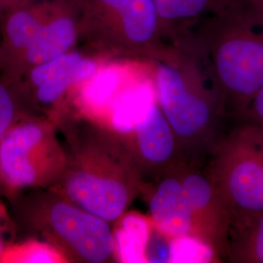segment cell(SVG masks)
<instances>
[{
    "instance_id": "1",
    "label": "cell",
    "mask_w": 263,
    "mask_h": 263,
    "mask_svg": "<svg viewBox=\"0 0 263 263\" xmlns=\"http://www.w3.org/2000/svg\"><path fill=\"white\" fill-rule=\"evenodd\" d=\"M56 126L66 148V166L54 189L114 223L145 183L130 148L115 132L73 113Z\"/></svg>"
},
{
    "instance_id": "2",
    "label": "cell",
    "mask_w": 263,
    "mask_h": 263,
    "mask_svg": "<svg viewBox=\"0 0 263 263\" xmlns=\"http://www.w3.org/2000/svg\"><path fill=\"white\" fill-rule=\"evenodd\" d=\"M179 40L207 66L233 122L263 89V17L243 0H218Z\"/></svg>"
},
{
    "instance_id": "3",
    "label": "cell",
    "mask_w": 263,
    "mask_h": 263,
    "mask_svg": "<svg viewBox=\"0 0 263 263\" xmlns=\"http://www.w3.org/2000/svg\"><path fill=\"white\" fill-rule=\"evenodd\" d=\"M157 102L189 162H205L228 122L222 98L202 59L183 41L149 61Z\"/></svg>"
},
{
    "instance_id": "4",
    "label": "cell",
    "mask_w": 263,
    "mask_h": 263,
    "mask_svg": "<svg viewBox=\"0 0 263 263\" xmlns=\"http://www.w3.org/2000/svg\"><path fill=\"white\" fill-rule=\"evenodd\" d=\"M10 216L22 239L53 245L67 262H116L111 223L54 188L29 189L9 198Z\"/></svg>"
},
{
    "instance_id": "5",
    "label": "cell",
    "mask_w": 263,
    "mask_h": 263,
    "mask_svg": "<svg viewBox=\"0 0 263 263\" xmlns=\"http://www.w3.org/2000/svg\"><path fill=\"white\" fill-rule=\"evenodd\" d=\"M79 43L104 59L149 62L167 43L154 0H80Z\"/></svg>"
},
{
    "instance_id": "6",
    "label": "cell",
    "mask_w": 263,
    "mask_h": 263,
    "mask_svg": "<svg viewBox=\"0 0 263 263\" xmlns=\"http://www.w3.org/2000/svg\"><path fill=\"white\" fill-rule=\"evenodd\" d=\"M56 124L44 116L21 113L0 144V194L54 188L66 166Z\"/></svg>"
},
{
    "instance_id": "7",
    "label": "cell",
    "mask_w": 263,
    "mask_h": 263,
    "mask_svg": "<svg viewBox=\"0 0 263 263\" xmlns=\"http://www.w3.org/2000/svg\"><path fill=\"white\" fill-rule=\"evenodd\" d=\"M205 164L229 209L231 227L263 213L262 132L231 123Z\"/></svg>"
},
{
    "instance_id": "8",
    "label": "cell",
    "mask_w": 263,
    "mask_h": 263,
    "mask_svg": "<svg viewBox=\"0 0 263 263\" xmlns=\"http://www.w3.org/2000/svg\"><path fill=\"white\" fill-rule=\"evenodd\" d=\"M104 60L73 49L31 67L7 83L17 99L21 113L44 116L57 124L69 113L74 90L95 74Z\"/></svg>"
},
{
    "instance_id": "9",
    "label": "cell",
    "mask_w": 263,
    "mask_h": 263,
    "mask_svg": "<svg viewBox=\"0 0 263 263\" xmlns=\"http://www.w3.org/2000/svg\"><path fill=\"white\" fill-rule=\"evenodd\" d=\"M185 197L194 216L198 239L226 259L231 215L205 162H186L179 170Z\"/></svg>"
},
{
    "instance_id": "10",
    "label": "cell",
    "mask_w": 263,
    "mask_h": 263,
    "mask_svg": "<svg viewBox=\"0 0 263 263\" xmlns=\"http://www.w3.org/2000/svg\"><path fill=\"white\" fill-rule=\"evenodd\" d=\"M151 69L146 61L105 59L95 74L74 90L69 113L104 126L118 97Z\"/></svg>"
},
{
    "instance_id": "11",
    "label": "cell",
    "mask_w": 263,
    "mask_h": 263,
    "mask_svg": "<svg viewBox=\"0 0 263 263\" xmlns=\"http://www.w3.org/2000/svg\"><path fill=\"white\" fill-rule=\"evenodd\" d=\"M122 139L138 162L144 182L155 180L189 162L157 101Z\"/></svg>"
},
{
    "instance_id": "12",
    "label": "cell",
    "mask_w": 263,
    "mask_h": 263,
    "mask_svg": "<svg viewBox=\"0 0 263 263\" xmlns=\"http://www.w3.org/2000/svg\"><path fill=\"white\" fill-rule=\"evenodd\" d=\"M181 166L155 180L145 182L141 194L147 198L151 222L155 230L169 239H198L194 216L180 179Z\"/></svg>"
},
{
    "instance_id": "13",
    "label": "cell",
    "mask_w": 263,
    "mask_h": 263,
    "mask_svg": "<svg viewBox=\"0 0 263 263\" xmlns=\"http://www.w3.org/2000/svg\"><path fill=\"white\" fill-rule=\"evenodd\" d=\"M80 0H55L54 7L23 57L12 82L28 69L69 52L79 43ZM5 81V80H4Z\"/></svg>"
},
{
    "instance_id": "14",
    "label": "cell",
    "mask_w": 263,
    "mask_h": 263,
    "mask_svg": "<svg viewBox=\"0 0 263 263\" xmlns=\"http://www.w3.org/2000/svg\"><path fill=\"white\" fill-rule=\"evenodd\" d=\"M55 0H40L11 10L0 20V78L10 80L54 7Z\"/></svg>"
},
{
    "instance_id": "15",
    "label": "cell",
    "mask_w": 263,
    "mask_h": 263,
    "mask_svg": "<svg viewBox=\"0 0 263 263\" xmlns=\"http://www.w3.org/2000/svg\"><path fill=\"white\" fill-rule=\"evenodd\" d=\"M167 42L183 37L199 20L215 7L218 0H154Z\"/></svg>"
},
{
    "instance_id": "16",
    "label": "cell",
    "mask_w": 263,
    "mask_h": 263,
    "mask_svg": "<svg viewBox=\"0 0 263 263\" xmlns=\"http://www.w3.org/2000/svg\"><path fill=\"white\" fill-rule=\"evenodd\" d=\"M113 229L116 262H147L148 222L140 216L126 215L115 221Z\"/></svg>"
},
{
    "instance_id": "17",
    "label": "cell",
    "mask_w": 263,
    "mask_h": 263,
    "mask_svg": "<svg viewBox=\"0 0 263 263\" xmlns=\"http://www.w3.org/2000/svg\"><path fill=\"white\" fill-rule=\"evenodd\" d=\"M226 261L263 263V213L231 227Z\"/></svg>"
},
{
    "instance_id": "18",
    "label": "cell",
    "mask_w": 263,
    "mask_h": 263,
    "mask_svg": "<svg viewBox=\"0 0 263 263\" xmlns=\"http://www.w3.org/2000/svg\"><path fill=\"white\" fill-rule=\"evenodd\" d=\"M0 263H67L56 247L37 238L22 239L6 247Z\"/></svg>"
},
{
    "instance_id": "19",
    "label": "cell",
    "mask_w": 263,
    "mask_h": 263,
    "mask_svg": "<svg viewBox=\"0 0 263 263\" xmlns=\"http://www.w3.org/2000/svg\"><path fill=\"white\" fill-rule=\"evenodd\" d=\"M20 114L19 104L11 86L0 78V144Z\"/></svg>"
},
{
    "instance_id": "20",
    "label": "cell",
    "mask_w": 263,
    "mask_h": 263,
    "mask_svg": "<svg viewBox=\"0 0 263 263\" xmlns=\"http://www.w3.org/2000/svg\"><path fill=\"white\" fill-rule=\"evenodd\" d=\"M233 122L244 123L263 133V89L254 96L244 111Z\"/></svg>"
},
{
    "instance_id": "21",
    "label": "cell",
    "mask_w": 263,
    "mask_h": 263,
    "mask_svg": "<svg viewBox=\"0 0 263 263\" xmlns=\"http://www.w3.org/2000/svg\"><path fill=\"white\" fill-rule=\"evenodd\" d=\"M9 228H15L13 220L10 216L7 207L0 200V257L3 254L6 247L10 245L5 242V233L9 231ZM16 231V230H15Z\"/></svg>"
},
{
    "instance_id": "22",
    "label": "cell",
    "mask_w": 263,
    "mask_h": 263,
    "mask_svg": "<svg viewBox=\"0 0 263 263\" xmlns=\"http://www.w3.org/2000/svg\"><path fill=\"white\" fill-rule=\"evenodd\" d=\"M40 0H0V20L3 17L4 14L9 12L11 10L15 9L19 6L36 2Z\"/></svg>"
},
{
    "instance_id": "23",
    "label": "cell",
    "mask_w": 263,
    "mask_h": 263,
    "mask_svg": "<svg viewBox=\"0 0 263 263\" xmlns=\"http://www.w3.org/2000/svg\"><path fill=\"white\" fill-rule=\"evenodd\" d=\"M247 5L263 17V0H243Z\"/></svg>"
}]
</instances>
